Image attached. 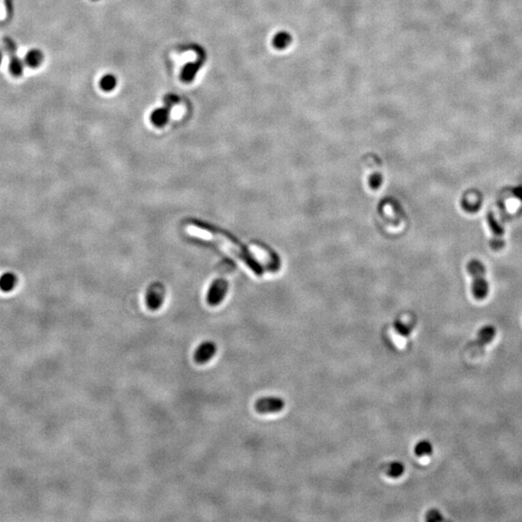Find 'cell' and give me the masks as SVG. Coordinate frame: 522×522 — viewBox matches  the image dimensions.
<instances>
[{"label": "cell", "instance_id": "7a4b0ae2", "mask_svg": "<svg viewBox=\"0 0 522 522\" xmlns=\"http://www.w3.org/2000/svg\"><path fill=\"white\" fill-rule=\"evenodd\" d=\"M285 400L278 397H264L257 399L254 403V409L259 414H271L281 412L285 408Z\"/></svg>", "mask_w": 522, "mask_h": 522}, {"label": "cell", "instance_id": "5b68a950", "mask_svg": "<svg viewBox=\"0 0 522 522\" xmlns=\"http://www.w3.org/2000/svg\"><path fill=\"white\" fill-rule=\"evenodd\" d=\"M164 295L165 291L161 286H152L146 294L147 308L151 311L159 310L164 302Z\"/></svg>", "mask_w": 522, "mask_h": 522}, {"label": "cell", "instance_id": "ffe728a7", "mask_svg": "<svg viewBox=\"0 0 522 522\" xmlns=\"http://www.w3.org/2000/svg\"><path fill=\"white\" fill-rule=\"evenodd\" d=\"M462 206L464 207V209L466 211H469V212H475L476 210H478V207L476 206L475 204H470L469 202H466V201H463V205Z\"/></svg>", "mask_w": 522, "mask_h": 522}, {"label": "cell", "instance_id": "4fadbf2b", "mask_svg": "<svg viewBox=\"0 0 522 522\" xmlns=\"http://www.w3.org/2000/svg\"><path fill=\"white\" fill-rule=\"evenodd\" d=\"M433 452L432 444L427 440H421L419 441L415 448L414 453L417 456H426V455H431Z\"/></svg>", "mask_w": 522, "mask_h": 522}, {"label": "cell", "instance_id": "7402d4cb", "mask_svg": "<svg viewBox=\"0 0 522 522\" xmlns=\"http://www.w3.org/2000/svg\"><path fill=\"white\" fill-rule=\"evenodd\" d=\"M2 60H3V53H2V50L0 49V64L2 63Z\"/></svg>", "mask_w": 522, "mask_h": 522}, {"label": "cell", "instance_id": "2e32d148", "mask_svg": "<svg viewBox=\"0 0 522 522\" xmlns=\"http://www.w3.org/2000/svg\"><path fill=\"white\" fill-rule=\"evenodd\" d=\"M117 84V80L115 78V76L113 75H106L104 76L102 79H101V82H100V86L101 88L104 90V91H111L115 88Z\"/></svg>", "mask_w": 522, "mask_h": 522}, {"label": "cell", "instance_id": "6da1fadb", "mask_svg": "<svg viewBox=\"0 0 522 522\" xmlns=\"http://www.w3.org/2000/svg\"><path fill=\"white\" fill-rule=\"evenodd\" d=\"M468 272L472 277V294L476 300H483L488 294V284L485 279V267L481 261L471 260L467 264Z\"/></svg>", "mask_w": 522, "mask_h": 522}, {"label": "cell", "instance_id": "ac0fdd59", "mask_svg": "<svg viewBox=\"0 0 522 522\" xmlns=\"http://www.w3.org/2000/svg\"><path fill=\"white\" fill-rule=\"evenodd\" d=\"M165 105L166 108L170 109L171 107L175 106L177 103H178L179 98L177 95H174V94H168L165 97Z\"/></svg>", "mask_w": 522, "mask_h": 522}, {"label": "cell", "instance_id": "ba28073f", "mask_svg": "<svg viewBox=\"0 0 522 522\" xmlns=\"http://www.w3.org/2000/svg\"><path fill=\"white\" fill-rule=\"evenodd\" d=\"M45 60V55L40 49H31L25 55V63L31 69H37L41 66Z\"/></svg>", "mask_w": 522, "mask_h": 522}, {"label": "cell", "instance_id": "8fae6325", "mask_svg": "<svg viewBox=\"0 0 522 522\" xmlns=\"http://www.w3.org/2000/svg\"><path fill=\"white\" fill-rule=\"evenodd\" d=\"M18 279L14 273H5L0 277V289L4 292L13 290L17 285Z\"/></svg>", "mask_w": 522, "mask_h": 522}, {"label": "cell", "instance_id": "277c9868", "mask_svg": "<svg viewBox=\"0 0 522 522\" xmlns=\"http://www.w3.org/2000/svg\"><path fill=\"white\" fill-rule=\"evenodd\" d=\"M487 222H488L490 231L492 233V238L490 240V247L495 250L502 248L504 246V240H503L504 229L501 226V224L495 219L494 215L491 212H489L487 215Z\"/></svg>", "mask_w": 522, "mask_h": 522}, {"label": "cell", "instance_id": "5bb4252c", "mask_svg": "<svg viewBox=\"0 0 522 522\" xmlns=\"http://www.w3.org/2000/svg\"><path fill=\"white\" fill-rule=\"evenodd\" d=\"M199 64L198 63H188L185 65V67L182 70V80L186 83H190L194 79L195 75L197 74L199 70Z\"/></svg>", "mask_w": 522, "mask_h": 522}, {"label": "cell", "instance_id": "52a82bcc", "mask_svg": "<svg viewBox=\"0 0 522 522\" xmlns=\"http://www.w3.org/2000/svg\"><path fill=\"white\" fill-rule=\"evenodd\" d=\"M495 336H496V328L494 326L485 325V326L481 327L478 332L475 344L480 347L485 346L486 344H490L494 340Z\"/></svg>", "mask_w": 522, "mask_h": 522}, {"label": "cell", "instance_id": "9c48e42d", "mask_svg": "<svg viewBox=\"0 0 522 522\" xmlns=\"http://www.w3.org/2000/svg\"><path fill=\"white\" fill-rule=\"evenodd\" d=\"M26 63L23 59L18 57L17 55H11L9 61V71L10 74L15 78H20L23 76L25 71Z\"/></svg>", "mask_w": 522, "mask_h": 522}, {"label": "cell", "instance_id": "30bf717a", "mask_svg": "<svg viewBox=\"0 0 522 522\" xmlns=\"http://www.w3.org/2000/svg\"><path fill=\"white\" fill-rule=\"evenodd\" d=\"M169 110L168 108H160L154 110L151 114L152 123L157 127H162L167 123L169 118Z\"/></svg>", "mask_w": 522, "mask_h": 522}, {"label": "cell", "instance_id": "d6986e66", "mask_svg": "<svg viewBox=\"0 0 522 522\" xmlns=\"http://www.w3.org/2000/svg\"><path fill=\"white\" fill-rule=\"evenodd\" d=\"M396 329H397L399 334H400L401 336H404V337L409 336V334L411 333V328H410V327H408L407 325L401 324V323H399V324L397 325Z\"/></svg>", "mask_w": 522, "mask_h": 522}, {"label": "cell", "instance_id": "e0dca14e", "mask_svg": "<svg viewBox=\"0 0 522 522\" xmlns=\"http://www.w3.org/2000/svg\"><path fill=\"white\" fill-rule=\"evenodd\" d=\"M444 519V517L442 516L441 512L439 510L433 508V509H430L426 512V521L429 522H436V521H442Z\"/></svg>", "mask_w": 522, "mask_h": 522}, {"label": "cell", "instance_id": "8992f818", "mask_svg": "<svg viewBox=\"0 0 522 522\" xmlns=\"http://www.w3.org/2000/svg\"><path fill=\"white\" fill-rule=\"evenodd\" d=\"M225 292H226V284L224 282L218 281V282L214 283L208 291L207 303L212 307L218 306L223 300Z\"/></svg>", "mask_w": 522, "mask_h": 522}, {"label": "cell", "instance_id": "3957f363", "mask_svg": "<svg viewBox=\"0 0 522 522\" xmlns=\"http://www.w3.org/2000/svg\"><path fill=\"white\" fill-rule=\"evenodd\" d=\"M217 344L212 341H205L199 344L193 353V360L198 365L208 363L217 353Z\"/></svg>", "mask_w": 522, "mask_h": 522}, {"label": "cell", "instance_id": "7c38bea8", "mask_svg": "<svg viewBox=\"0 0 522 522\" xmlns=\"http://www.w3.org/2000/svg\"><path fill=\"white\" fill-rule=\"evenodd\" d=\"M291 36L288 32H279L273 38V46L277 50H285L291 44Z\"/></svg>", "mask_w": 522, "mask_h": 522}, {"label": "cell", "instance_id": "44dd1931", "mask_svg": "<svg viewBox=\"0 0 522 522\" xmlns=\"http://www.w3.org/2000/svg\"><path fill=\"white\" fill-rule=\"evenodd\" d=\"M515 193H517V194H518V197L522 199V189H518L517 191H515Z\"/></svg>", "mask_w": 522, "mask_h": 522}, {"label": "cell", "instance_id": "9a60e30c", "mask_svg": "<svg viewBox=\"0 0 522 522\" xmlns=\"http://www.w3.org/2000/svg\"><path fill=\"white\" fill-rule=\"evenodd\" d=\"M404 470H405V468L401 462L395 461V462L388 464V466L386 467V473H387L388 477L396 479V478L400 477L404 473Z\"/></svg>", "mask_w": 522, "mask_h": 522}]
</instances>
